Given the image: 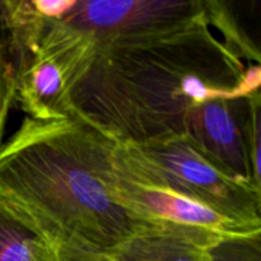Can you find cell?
<instances>
[{
  "label": "cell",
  "instance_id": "6da1fadb",
  "mask_svg": "<svg viewBox=\"0 0 261 261\" xmlns=\"http://www.w3.org/2000/svg\"><path fill=\"white\" fill-rule=\"evenodd\" d=\"M78 38L71 115L117 143L185 138L191 115L205 102L260 93V65L246 66L213 35L208 12L143 38L101 45Z\"/></svg>",
  "mask_w": 261,
  "mask_h": 261
},
{
  "label": "cell",
  "instance_id": "7a4b0ae2",
  "mask_svg": "<svg viewBox=\"0 0 261 261\" xmlns=\"http://www.w3.org/2000/svg\"><path fill=\"white\" fill-rule=\"evenodd\" d=\"M115 140L75 115L25 116L0 147V204L60 255L102 251L147 224L117 195Z\"/></svg>",
  "mask_w": 261,
  "mask_h": 261
},
{
  "label": "cell",
  "instance_id": "3957f363",
  "mask_svg": "<svg viewBox=\"0 0 261 261\" xmlns=\"http://www.w3.org/2000/svg\"><path fill=\"white\" fill-rule=\"evenodd\" d=\"M117 147L150 178L232 221L261 229V191L227 175L186 138L143 144L117 143Z\"/></svg>",
  "mask_w": 261,
  "mask_h": 261
},
{
  "label": "cell",
  "instance_id": "277c9868",
  "mask_svg": "<svg viewBox=\"0 0 261 261\" xmlns=\"http://www.w3.org/2000/svg\"><path fill=\"white\" fill-rule=\"evenodd\" d=\"M206 14L203 0H73L58 20L91 45L160 35ZM50 20V19H48Z\"/></svg>",
  "mask_w": 261,
  "mask_h": 261
},
{
  "label": "cell",
  "instance_id": "5b68a950",
  "mask_svg": "<svg viewBox=\"0 0 261 261\" xmlns=\"http://www.w3.org/2000/svg\"><path fill=\"white\" fill-rule=\"evenodd\" d=\"M114 168L120 200L133 216L144 223L221 236L261 232V229L250 228L232 221L209 206L144 175L125 158L116 142Z\"/></svg>",
  "mask_w": 261,
  "mask_h": 261
},
{
  "label": "cell",
  "instance_id": "8992f818",
  "mask_svg": "<svg viewBox=\"0 0 261 261\" xmlns=\"http://www.w3.org/2000/svg\"><path fill=\"white\" fill-rule=\"evenodd\" d=\"M70 84V71L64 59L42 45L38 36L18 74V106L25 116L41 121L68 117L71 115Z\"/></svg>",
  "mask_w": 261,
  "mask_h": 261
},
{
  "label": "cell",
  "instance_id": "52a82bcc",
  "mask_svg": "<svg viewBox=\"0 0 261 261\" xmlns=\"http://www.w3.org/2000/svg\"><path fill=\"white\" fill-rule=\"evenodd\" d=\"M219 234L147 226L115 247L60 255V261H212L205 247Z\"/></svg>",
  "mask_w": 261,
  "mask_h": 261
},
{
  "label": "cell",
  "instance_id": "ba28073f",
  "mask_svg": "<svg viewBox=\"0 0 261 261\" xmlns=\"http://www.w3.org/2000/svg\"><path fill=\"white\" fill-rule=\"evenodd\" d=\"M42 27L43 18L32 0H0V147L9 111L15 103L18 74Z\"/></svg>",
  "mask_w": 261,
  "mask_h": 261
},
{
  "label": "cell",
  "instance_id": "9c48e42d",
  "mask_svg": "<svg viewBox=\"0 0 261 261\" xmlns=\"http://www.w3.org/2000/svg\"><path fill=\"white\" fill-rule=\"evenodd\" d=\"M0 261H60L58 250L0 204Z\"/></svg>",
  "mask_w": 261,
  "mask_h": 261
}]
</instances>
